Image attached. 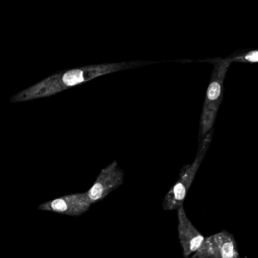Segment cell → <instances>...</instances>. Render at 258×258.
<instances>
[{"label":"cell","mask_w":258,"mask_h":258,"mask_svg":"<svg viewBox=\"0 0 258 258\" xmlns=\"http://www.w3.org/2000/svg\"><path fill=\"white\" fill-rule=\"evenodd\" d=\"M155 63L156 62L152 61H122L83 66L70 70L62 71L16 93L12 96L10 102L19 103L49 97L75 86L93 81L99 77Z\"/></svg>","instance_id":"1"},{"label":"cell","mask_w":258,"mask_h":258,"mask_svg":"<svg viewBox=\"0 0 258 258\" xmlns=\"http://www.w3.org/2000/svg\"><path fill=\"white\" fill-rule=\"evenodd\" d=\"M214 64L211 79L207 89L202 112L199 123V143L206 137L207 134L214 129L219 108L223 98V87L226 73L232 64L229 57L209 59Z\"/></svg>","instance_id":"2"},{"label":"cell","mask_w":258,"mask_h":258,"mask_svg":"<svg viewBox=\"0 0 258 258\" xmlns=\"http://www.w3.org/2000/svg\"><path fill=\"white\" fill-rule=\"evenodd\" d=\"M214 132V129L211 130L199 143V149L194 161L182 167L179 179L166 195L162 203L163 208L166 211L177 210L179 207L183 205L187 192L194 181L201 164L205 159L207 151L209 149Z\"/></svg>","instance_id":"3"},{"label":"cell","mask_w":258,"mask_h":258,"mask_svg":"<svg viewBox=\"0 0 258 258\" xmlns=\"http://www.w3.org/2000/svg\"><path fill=\"white\" fill-rule=\"evenodd\" d=\"M124 182V172L117 161L102 169L91 188L87 191L92 205L106 198Z\"/></svg>","instance_id":"4"},{"label":"cell","mask_w":258,"mask_h":258,"mask_svg":"<svg viewBox=\"0 0 258 258\" xmlns=\"http://www.w3.org/2000/svg\"><path fill=\"white\" fill-rule=\"evenodd\" d=\"M192 256L211 258H240L235 237L226 230L205 238L202 247Z\"/></svg>","instance_id":"5"},{"label":"cell","mask_w":258,"mask_h":258,"mask_svg":"<svg viewBox=\"0 0 258 258\" xmlns=\"http://www.w3.org/2000/svg\"><path fill=\"white\" fill-rule=\"evenodd\" d=\"M91 205L92 203L86 191L68 195L45 202L38 207V209L40 211L78 217L87 212Z\"/></svg>","instance_id":"6"},{"label":"cell","mask_w":258,"mask_h":258,"mask_svg":"<svg viewBox=\"0 0 258 258\" xmlns=\"http://www.w3.org/2000/svg\"><path fill=\"white\" fill-rule=\"evenodd\" d=\"M177 213L179 242L182 246L183 257L188 258L199 250L205 238L187 217L183 205L178 208Z\"/></svg>","instance_id":"7"},{"label":"cell","mask_w":258,"mask_h":258,"mask_svg":"<svg viewBox=\"0 0 258 258\" xmlns=\"http://www.w3.org/2000/svg\"><path fill=\"white\" fill-rule=\"evenodd\" d=\"M232 62L239 63H249V64H254L258 61V51L251 50L247 52H241L239 53H234L229 55Z\"/></svg>","instance_id":"8"},{"label":"cell","mask_w":258,"mask_h":258,"mask_svg":"<svg viewBox=\"0 0 258 258\" xmlns=\"http://www.w3.org/2000/svg\"><path fill=\"white\" fill-rule=\"evenodd\" d=\"M188 258H211V257H204V256H192V255H191V256H189V257H188Z\"/></svg>","instance_id":"9"}]
</instances>
